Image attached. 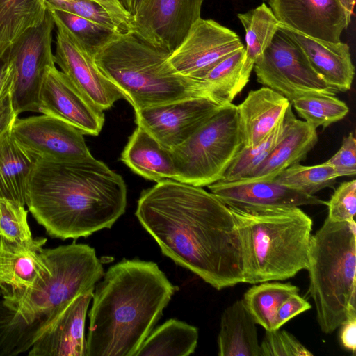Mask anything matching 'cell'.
I'll list each match as a JSON object with an SVG mask.
<instances>
[{
    "mask_svg": "<svg viewBox=\"0 0 356 356\" xmlns=\"http://www.w3.org/2000/svg\"><path fill=\"white\" fill-rule=\"evenodd\" d=\"M136 216L165 256L216 289L243 283L235 220L229 207L211 192L164 180L142 191Z\"/></svg>",
    "mask_w": 356,
    "mask_h": 356,
    "instance_id": "1",
    "label": "cell"
},
{
    "mask_svg": "<svg viewBox=\"0 0 356 356\" xmlns=\"http://www.w3.org/2000/svg\"><path fill=\"white\" fill-rule=\"evenodd\" d=\"M26 205L51 237L77 239L113 226L125 212L127 186L121 175L93 156L74 161L38 159Z\"/></svg>",
    "mask_w": 356,
    "mask_h": 356,
    "instance_id": "2",
    "label": "cell"
},
{
    "mask_svg": "<svg viewBox=\"0 0 356 356\" xmlns=\"http://www.w3.org/2000/svg\"><path fill=\"white\" fill-rule=\"evenodd\" d=\"M177 289L154 262L111 266L93 293L86 356H135Z\"/></svg>",
    "mask_w": 356,
    "mask_h": 356,
    "instance_id": "3",
    "label": "cell"
},
{
    "mask_svg": "<svg viewBox=\"0 0 356 356\" xmlns=\"http://www.w3.org/2000/svg\"><path fill=\"white\" fill-rule=\"evenodd\" d=\"M227 207L241 239L243 283L285 280L307 269L313 222L299 207Z\"/></svg>",
    "mask_w": 356,
    "mask_h": 356,
    "instance_id": "4",
    "label": "cell"
},
{
    "mask_svg": "<svg viewBox=\"0 0 356 356\" xmlns=\"http://www.w3.org/2000/svg\"><path fill=\"white\" fill-rule=\"evenodd\" d=\"M169 55L127 31L119 33L94 58L135 111L202 97L195 80L174 70Z\"/></svg>",
    "mask_w": 356,
    "mask_h": 356,
    "instance_id": "5",
    "label": "cell"
},
{
    "mask_svg": "<svg viewBox=\"0 0 356 356\" xmlns=\"http://www.w3.org/2000/svg\"><path fill=\"white\" fill-rule=\"evenodd\" d=\"M309 292L321 330L331 334L356 316V224L327 218L312 235L307 269Z\"/></svg>",
    "mask_w": 356,
    "mask_h": 356,
    "instance_id": "6",
    "label": "cell"
},
{
    "mask_svg": "<svg viewBox=\"0 0 356 356\" xmlns=\"http://www.w3.org/2000/svg\"><path fill=\"white\" fill-rule=\"evenodd\" d=\"M50 273L33 288L2 293L4 301L29 322L55 319L79 295L94 291L104 276L95 250L87 244L72 243L42 248Z\"/></svg>",
    "mask_w": 356,
    "mask_h": 356,
    "instance_id": "7",
    "label": "cell"
},
{
    "mask_svg": "<svg viewBox=\"0 0 356 356\" xmlns=\"http://www.w3.org/2000/svg\"><path fill=\"white\" fill-rule=\"evenodd\" d=\"M242 146L237 106L225 105L171 149L175 180L200 187L221 180Z\"/></svg>",
    "mask_w": 356,
    "mask_h": 356,
    "instance_id": "8",
    "label": "cell"
},
{
    "mask_svg": "<svg viewBox=\"0 0 356 356\" xmlns=\"http://www.w3.org/2000/svg\"><path fill=\"white\" fill-rule=\"evenodd\" d=\"M253 70L259 83L290 102L308 94L335 93L312 67L300 47L280 28Z\"/></svg>",
    "mask_w": 356,
    "mask_h": 356,
    "instance_id": "9",
    "label": "cell"
},
{
    "mask_svg": "<svg viewBox=\"0 0 356 356\" xmlns=\"http://www.w3.org/2000/svg\"><path fill=\"white\" fill-rule=\"evenodd\" d=\"M55 23L48 10L38 26L25 32L9 49L7 58L14 67L11 99L17 115L38 113V97L47 70L55 65L52 33Z\"/></svg>",
    "mask_w": 356,
    "mask_h": 356,
    "instance_id": "10",
    "label": "cell"
},
{
    "mask_svg": "<svg viewBox=\"0 0 356 356\" xmlns=\"http://www.w3.org/2000/svg\"><path fill=\"white\" fill-rule=\"evenodd\" d=\"M204 0H145L132 17L130 31L169 54L184 41L201 18Z\"/></svg>",
    "mask_w": 356,
    "mask_h": 356,
    "instance_id": "11",
    "label": "cell"
},
{
    "mask_svg": "<svg viewBox=\"0 0 356 356\" xmlns=\"http://www.w3.org/2000/svg\"><path fill=\"white\" fill-rule=\"evenodd\" d=\"M11 131L15 139L38 159L74 161L92 157L81 131L50 115L17 118Z\"/></svg>",
    "mask_w": 356,
    "mask_h": 356,
    "instance_id": "12",
    "label": "cell"
},
{
    "mask_svg": "<svg viewBox=\"0 0 356 356\" xmlns=\"http://www.w3.org/2000/svg\"><path fill=\"white\" fill-rule=\"evenodd\" d=\"M222 106L208 97H189L135 110V122L163 147L172 149Z\"/></svg>",
    "mask_w": 356,
    "mask_h": 356,
    "instance_id": "13",
    "label": "cell"
},
{
    "mask_svg": "<svg viewBox=\"0 0 356 356\" xmlns=\"http://www.w3.org/2000/svg\"><path fill=\"white\" fill-rule=\"evenodd\" d=\"M56 27L55 63L84 95L103 111L124 98L97 67L95 58L51 10Z\"/></svg>",
    "mask_w": 356,
    "mask_h": 356,
    "instance_id": "14",
    "label": "cell"
},
{
    "mask_svg": "<svg viewBox=\"0 0 356 356\" xmlns=\"http://www.w3.org/2000/svg\"><path fill=\"white\" fill-rule=\"evenodd\" d=\"M38 113L63 120L84 135L97 136L105 120L104 111L56 66L47 70L42 82Z\"/></svg>",
    "mask_w": 356,
    "mask_h": 356,
    "instance_id": "15",
    "label": "cell"
},
{
    "mask_svg": "<svg viewBox=\"0 0 356 356\" xmlns=\"http://www.w3.org/2000/svg\"><path fill=\"white\" fill-rule=\"evenodd\" d=\"M244 48L240 37L213 19L200 18L168 56L174 70L193 78L220 59Z\"/></svg>",
    "mask_w": 356,
    "mask_h": 356,
    "instance_id": "16",
    "label": "cell"
},
{
    "mask_svg": "<svg viewBox=\"0 0 356 356\" xmlns=\"http://www.w3.org/2000/svg\"><path fill=\"white\" fill-rule=\"evenodd\" d=\"M280 24L307 36L333 43L352 20L341 0H268Z\"/></svg>",
    "mask_w": 356,
    "mask_h": 356,
    "instance_id": "17",
    "label": "cell"
},
{
    "mask_svg": "<svg viewBox=\"0 0 356 356\" xmlns=\"http://www.w3.org/2000/svg\"><path fill=\"white\" fill-rule=\"evenodd\" d=\"M227 206L238 207H300L327 204L316 195L305 194L275 179L216 181L207 186Z\"/></svg>",
    "mask_w": 356,
    "mask_h": 356,
    "instance_id": "18",
    "label": "cell"
},
{
    "mask_svg": "<svg viewBox=\"0 0 356 356\" xmlns=\"http://www.w3.org/2000/svg\"><path fill=\"white\" fill-rule=\"evenodd\" d=\"M93 292L75 298L48 325L29 356H86L85 323Z\"/></svg>",
    "mask_w": 356,
    "mask_h": 356,
    "instance_id": "19",
    "label": "cell"
},
{
    "mask_svg": "<svg viewBox=\"0 0 356 356\" xmlns=\"http://www.w3.org/2000/svg\"><path fill=\"white\" fill-rule=\"evenodd\" d=\"M43 237L29 243H14L0 238V289L1 293L33 288L50 270L42 253Z\"/></svg>",
    "mask_w": 356,
    "mask_h": 356,
    "instance_id": "20",
    "label": "cell"
},
{
    "mask_svg": "<svg viewBox=\"0 0 356 356\" xmlns=\"http://www.w3.org/2000/svg\"><path fill=\"white\" fill-rule=\"evenodd\" d=\"M279 28L300 47L312 67L331 89L345 92L351 88L355 67L346 43L315 39L280 24Z\"/></svg>",
    "mask_w": 356,
    "mask_h": 356,
    "instance_id": "21",
    "label": "cell"
},
{
    "mask_svg": "<svg viewBox=\"0 0 356 356\" xmlns=\"http://www.w3.org/2000/svg\"><path fill=\"white\" fill-rule=\"evenodd\" d=\"M317 142L316 129L297 119L291 104L284 115L278 142L252 175L245 179H274L284 170L304 160Z\"/></svg>",
    "mask_w": 356,
    "mask_h": 356,
    "instance_id": "22",
    "label": "cell"
},
{
    "mask_svg": "<svg viewBox=\"0 0 356 356\" xmlns=\"http://www.w3.org/2000/svg\"><path fill=\"white\" fill-rule=\"evenodd\" d=\"M289 100L264 86L250 90L237 106L243 146L254 147L263 141L283 119Z\"/></svg>",
    "mask_w": 356,
    "mask_h": 356,
    "instance_id": "23",
    "label": "cell"
},
{
    "mask_svg": "<svg viewBox=\"0 0 356 356\" xmlns=\"http://www.w3.org/2000/svg\"><path fill=\"white\" fill-rule=\"evenodd\" d=\"M121 160L132 171L147 179L157 183L175 179L171 149L163 147L140 127L138 126L129 138Z\"/></svg>",
    "mask_w": 356,
    "mask_h": 356,
    "instance_id": "24",
    "label": "cell"
},
{
    "mask_svg": "<svg viewBox=\"0 0 356 356\" xmlns=\"http://www.w3.org/2000/svg\"><path fill=\"white\" fill-rule=\"evenodd\" d=\"M245 47L227 56L191 78L202 97L225 106L231 104L249 81L252 71L245 67Z\"/></svg>",
    "mask_w": 356,
    "mask_h": 356,
    "instance_id": "25",
    "label": "cell"
},
{
    "mask_svg": "<svg viewBox=\"0 0 356 356\" xmlns=\"http://www.w3.org/2000/svg\"><path fill=\"white\" fill-rule=\"evenodd\" d=\"M217 343L218 356H261L257 323L243 299L223 311Z\"/></svg>",
    "mask_w": 356,
    "mask_h": 356,
    "instance_id": "26",
    "label": "cell"
},
{
    "mask_svg": "<svg viewBox=\"0 0 356 356\" xmlns=\"http://www.w3.org/2000/svg\"><path fill=\"white\" fill-rule=\"evenodd\" d=\"M11 128L0 137V197L25 206L30 176L38 158L15 139Z\"/></svg>",
    "mask_w": 356,
    "mask_h": 356,
    "instance_id": "27",
    "label": "cell"
},
{
    "mask_svg": "<svg viewBox=\"0 0 356 356\" xmlns=\"http://www.w3.org/2000/svg\"><path fill=\"white\" fill-rule=\"evenodd\" d=\"M48 10L46 0H0V60L28 30L40 24Z\"/></svg>",
    "mask_w": 356,
    "mask_h": 356,
    "instance_id": "28",
    "label": "cell"
},
{
    "mask_svg": "<svg viewBox=\"0 0 356 356\" xmlns=\"http://www.w3.org/2000/svg\"><path fill=\"white\" fill-rule=\"evenodd\" d=\"M54 320L42 317L29 322L3 299L0 300V356L29 350Z\"/></svg>",
    "mask_w": 356,
    "mask_h": 356,
    "instance_id": "29",
    "label": "cell"
},
{
    "mask_svg": "<svg viewBox=\"0 0 356 356\" xmlns=\"http://www.w3.org/2000/svg\"><path fill=\"white\" fill-rule=\"evenodd\" d=\"M198 341L196 327L171 318L153 330L135 356H188Z\"/></svg>",
    "mask_w": 356,
    "mask_h": 356,
    "instance_id": "30",
    "label": "cell"
},
{
    "mask_svg": "<svg viewBox=\"0 0 356 356\" xmlns=\"http://www.w3.org/2000/svg\"><path fill=\"white\" fill-rule=\"evenodd\" d=\"M237 16L245 31V67L252 71L279 30L280 22L265 3Z\"/></svg>",
    "mask_w": 356,
    "mask_h": 356,
    "instance_id": "31",
    "label": "cell"
},
{
    "mask_svg": "<svg viewBox=\"0 0 356 356\" xmlns=\"http://www.w3.org/2000/svg\"><path fill=\"white\" fill-rule=\"evenodd\" d=\"M298 292L299 288L291 283L265 282L249 288L243 300L256 323L266 330H272L280 306Z\"/></svg>",
    "mask_w": 356,
    "mask_h": 356,
    "instance_id": "32",
    "label": "cell"
},
{
    "mask_svg": "<svg viewBox=\"0 0 356 356\" xmlns=\"http://www.w3.org/2000/svg\"><path fill=\"white\" fill-rule=\"evenodd\" d=\"M298 115L315 129L326 128L346 116V104L334 95L308 94L291 102Z\"/></svg>",
    "mask_w": 356,
    "mask_h": 356,
    "instance_id": "33",
    "label": "cell"
},
{
    "mask_svg": "<svg viewBox=\"0 0 356 356\" xmlns=\"http://www.w3.org/2000/svg\"><path fill=\"white\" fill-rule=\"evenodd\" d=\"M337 177L334 169L324 162L311 166L294 164L281 172L274 179L305 194L314 195L321 190L332 187Z\"/></svg>",
    "mask_w": 356,
    "mask_h": 356,
    "instance_id": "34",
    "label": "cell"
},
{
    "mask_svg": "<svg viewBox=\"0 0 356 356\" xmlns=\"http://www.w3.org/2000/svg\"><path fill=\"white\" fill-rule=\"evenodd\" d=\"M282 128L283 119L260 143L254 147L242 146L220 181L229 182L250 178L278 142Z\"/></svg>",
    "mask_w": 356,
    "mask_h": 356,
    "instance_id": "35",
    "label": "cell"
},
{
    "mask_svg": "<svg viewBox=\"0 0 356 356\" xmlns=\"http://www.w3.org/2000/svg\"><path fill=\"white\" fill-rule=\"evenodd\" d=\"M48 10L52 11L59 18L93 57L120 33L66 10Z\"/></svg>",
    "mask_w": 356,
    "mask_h": 356,
    "instance_id": "36",
    "label": "cell"
},
{
    "mask_svg": "<svg viewBox=\"0 0 356 356\" xmlns=\"http://www.w3.org/2000/svg\"><path fill=\"white\" fill-rule=\"evenodd\" d=\"M27 214L24 205L0 197V238L19 243L32 241Z\"/></svg>",
    "mask_w": 356,
    "mask_h": 356,
    "instance_id": "37",
    "label": "cell"
},
{
    "mask_svg": "<svg viewBox=\"0 0 356 356\" xmlns=\"http://www.w3.org/2000/svg\"><path fill=\"white\" fill-rule=\"evenodd\" d=\"M48 9L63 10L118 33H124L120 26L98 3L92 0H46Z\"/></svg>",
    "mask_w": 356,
    "mask_h": 356,
    "instance_id": "38",
    "label": "cell"
},
{
    "mask_svg": "<svg viewBox=\"0 0 356 356\" xmlns=\"http://www.w3.org/2000/svg\"><path fill=\"white\" fill-rule=\"evenodd\" d=\"M261 356H310L313 353L284 330H266L260 344Z\"/></svg>",
    "mask_w": 356,
    "mask_h": 356,
    "instance_id": "39",
    "label": "cell"
},
{
    "mask_svg": "<svg viewBox=\"0 0 356 356\" xmlns=\"http://www.w3.org/2000/svg\"><path fill=\"white\" fill-rule=\"evenodd\" d=\"M327 218L335 222H352L356 212V180L344 181L327 201Z\"/></svg>",
    "mask_w": 356,
    "mask_h": 356,
    "instance_id": "40",
    "label": "cell"
},
{
    "mask_svg": "<svg viewBox=\"0 0 356 356\" xmlns=\"http://www.w3.org/2000/svg\"><path fill=\"white\" fill-rule=\"evenodd\" d=\"M339 177H354L356 174V140L352 133L343 138L339 149L327 161Z\"/></svg>",
    "mask_w": 356,
    "mask_h": 356,
    "instance_id": "41",
    "label": "cell"
},
{
    "mask_svg": "<svg viewBox=\"0 0 356 356\" xmlns=\"http://www.w3.org/2000/svg\"><path fill=\"white\" fill-rule=\"evenodd\" d=\"M311 307L310 303L298 293L290 296L280 306L277 312L273 330L280 329L289 320Z\"/></svg>",
    "mask_w": 356,
    "mask_h": 356,
    "instance_id": "42",
    "label": "cell"
},
{
    "mask_svg": "<svg viewBox=\"0 0 356 356\" xmlns=\"http://www.w3.org/2000/svg\"><path fill=\"white\" fill-rule=\"evenodd\" d=\"M101 6L120 26L124 32L130 31L131 15L120 0H92Z\"/></svg>",
    "mask_w": 356,
    "mask_h": 356,
    "instance_id": "43",
    "label": "cell"
},
{
    "mask_svg": "<svg viewBox=\"0 0 356 356\" xmlns=\"http://www.w3.org/2000/svg\"><path fill=\"white\" fill-rule=\"evenodd\" d=\"M17 118L10 93L0 100V137L12 127Z\"/></svg>",
    "mask_w": 356,
    "mask_h": 356,
    "instance_id": "44",
    "label": "cell"
},
{
    "mask_svg": "<svg viewBox=\"0 0 356 356\" xmlns=\"http://www.w3.org/2000/svg\"><path fill=\"white\" fill-rule=\"evenodd\" d=\"M342 346L355 353L356 350V316L348 317L340 326Z\"/></svg>",
    "mask_w": 356,
    "mask_h": 356,
    "instance_id": "45",
    "label": "cell"
},
{
    "mask_svg": "<svg viewBox=\"0 0 356 356\" xmlns=\"http://www.w3.org/2000/svg\"><path fill=\"white\" fill-rule=\"evenodd\" d=\"M14 81V67L8 59L7 64L0 70V100L12 92Z\"/></svg>",
    "mask_w": 356,
    "mask_h": 356,
    "instance_id": "46",
    "label": "cell"
},
{
    "mask_svg": "<svg viewBox=\"0 0 356 356\" xmlns=\"http://www.w3.org/2000/svg\"><path fill=\"white\" fill-rule=\"evenodd\" d=\"M123 6L131 15H136L143 6L145 0H120Z\"/></svg>",
    "mask_w": 356,
    "mask_h": 356,
    "instance_id": "47",
    "label": "cell"
},
{
    "mask_svg": "<svg viewBox=\"0 0 356 356\" xmlns=\"http://www.w3.org/2000/svg\"><path fill=\"white\" fill-rule=\"evenodd\" d=\"M343 6L346 10L350 13L353 14V9L355 4V0H341Z\"/></svg>",
    "mask_w": 356,
    "mask_h": 356,
    "instance_id": "48",
    "label": "cell"
},
{
    "mask_svg": "<svg viewBox=\"0 0 356 356\" xmlns=\"http://www.w3.org/2000/svg\"><path fill=\"white\" fill-rule=\"evenodd\" d=\"M8 60L6 61L0 60V70L7 64Z\"/></svg>",
    "mask_w": 356,
    "mask_h": 356,
    "instance_id": "49",
    "label": "cell"
},
{
    "mask_svg": "<svg viewBox=\"0 0 356 356\" xmlns=\"http://www.w3.org/2000/svg\"><path fill=\"white\" fill-rule=\"evenodd\" d=\"M1 295H2V293H1V289H0V296H1Z\"/></svg>",
    "mask_w": 356,
    "mask_h": 356,
    "instance_id": "50",
    "label": "cell"
},
{
    "mask_svg": "<svg viewBox=\"0 0 356 356\" xmlns=\"http://www.w3.org/2000/svg\"><path fill=\"white\" fill-rule=\"evenodd\" d=\"M60 1H67V0H60Z\"/></svg>",
    "mask_w": 356,
    "mask_h": 356,
    "instance_id": "51",
    "label": "cell"
},
{
    "mask_svg": "<svg viewBox=\"0 0 356 356\" xmlns=\"http://www.w3.org/2000/svg\"><path fill=\"white\" fill-rule=\"evenodd\" d=\"M265 1H268V0H265Z\"/></svg>",
    "mask_w": 356,
    "mask_h": 356,
    "instance_id": "52",
    "label": "cell"
}]
</instances>
